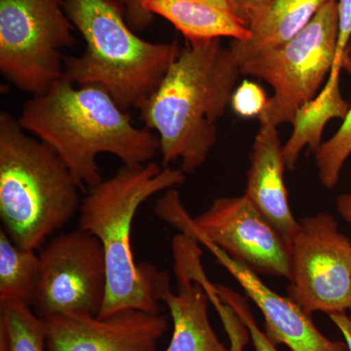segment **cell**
Returning <instances> with one entry per match:
<instances>
[{
	"instance_id": "6da1fadb",
	"label": "cell",
	"mask_w": 351,
	"mask_h": 351,
	"mask_svg": "<svg viewBox=\"0 0 351 351\" xmlns=\"http://www.w3.org/2000/svg\"><path fill=\"white\" fill-rule=\"evenodd\" d=\"M18 122L59 154L83 191L104 180L100 154H112L125 166L144 165L160 147L156 134L134 125L105 87L77 86L64 78L25 101Z\"/></svg>"
},
{
	"instance_id": "4fadbf2b",
	"label": "cell",
	"mask_w": 351,
	"mask_h": 351,
	"mask_svg": "<svg viewBox=\"0 0 351 351\" xmlns=\"http://www.w3.org/2000/svg\"><path fill=\"white\" fill-rule=\"evenodd\" d=\"M196 239L234 277L249 299L262 311L265 335L274 345H284L292 351H348L346 341H332L325 337L314 325L311 314L291 298L277 294L261 280L258 274L212 242Z\"/></svg>"
},
{
	"instance_id": "ffe728a7",
	"label": "cell",
	"mask_w": 351,
	"mask_h": 351,
	"mask_svg": "<svg viewBox=\"0 0 351 351\" xmlns=\"http://www.w3.org/2000/svg\"><path fill=\"white\" fill-rule=\"evenodd\" d=\"M351 154V104L341 128L315 152L316 166L321 184L334 189L343 164Z\"/></svg>"
},
{
	"instance_id": "5b68a950",
	"label": "cell",
	"mask_w": 351,
	"mask_h": 351,
	"mask_svg": "<svg viewBox=\"0 0 351 351\" xmlns=\"http://www.w3.org/2000/svg\"><path fill=\"white\" fill-rule=\"evenodd\" d=\"M27 133L2 110L0 218L14 243L36 251L80 210L82 189L59 154Z\"/></svg>"
},
{
	"instance_id": "7402d4cb",
	"label": "cell",
	"mask_w": 351,
	"mask_h": 351,
	"mask_svg": "<svg viewBox=\"0 0 351 351\" xmlns=\"http://www.w3.org/2000/svg\"><path fill=\"white\" fill-rule=\"evenodd\" d=\"M215 289H216L219 297L226 304L232 307L235 313L239 316L240 319L243 321L244 324L248 328L251 341L255 351H278L276 346L269 341L265 332L258 327L257 321L254 317L250 306L247 302L246 298L221 284H215Z\"/></svg>"
},
{
	"instance_id": "7a4b0ae2",
	"label": "cell",
	"mask_w": 351,
	"mask_h": 351,
	"mask_svg": "<svg viewBox=\"0 0 351 351\" xmlns=\"http://www.w3.org/2000/svg\"><path fill=\"white\" fill-rule=\"evenodd\" d=\"M240 69L221 39L189 43L140 108L145 128L156 132L162 167L181 161L191 174L217 142V121L232 103Z\"/></svg>"
},
{
	"instance_id": "ba28073f",
	"label": "cell",
	"mask_w": 351,
	"mask_h": 351,
	"mask_svg": "<svg viewBox=\"0 0 351 351\" xmlns=\"http://www.w3.org/2000/svg\"><path fill=\"white\" fill-rule=\"evenodd\" d=\"M156 213L180 232L212 242L256 274L290 276L287 243L245 195L217 198L191 218L179 193L171 189L156 200Z\"/></svg>"
},
{
	"instance_id": "44dd1931",
	"label": "cell",
	"mask_w": 351,
	"mask_h": 351,
	"mask_svg": "<svg viewBox=\"0 0 351 351\" xmlns=\"http://www.w3.org/2000/svg\"><path fill=\"white\" fill-rule=\"evenodd\" d=\"M203 286L209 298L210 302L216 308L219 316L228 338L230 339V351H244L245 346L248 345L250 339V332L248 328L244 324L243 321L240 319L239 315L235 313L232 307L226 304L221 298L219 297L215 284L209 280V278L203 281Z\"/></svg>"
},
{
	"instance_id": "ac0fdd59",
	"label": "cell",
	"mask_w": 351,
	"mask_h": 351,
	"mask_svg": "<svg viewBox=\"0 0 351 351\" xmlns=\"http://www.w3.org/2000/svg\"><path fill=\"white\" fill-rule=\"evenodd\" d=\"M17 246L0 230V304L22 302L32 306L39 272V256Z\"/></svg>"
},
{
	"instance_id": "e0dca14e",
	"label": "cell",
	"mask_w": 351,
	"mask_h": 351,
	"mask_svg": "<svg viewBox=\"0 0 351 351\" xmlns=\"http://www.w3.org/2000/svg\"><path fill=\"white\" fill-rule=\"evenodd\" d=\"M350 108V104L341 96L339 80L332 84L325 83L319 94L295 112L292 135L283 147L286 169L295 170L300 154L306 145L317 151L328 122L334 119H345Z\"/></svg>"
},
{
	"instance_id": "d4e9b609",
	"label": "cell",
	"mask_w": 351,
	"mask_h": 351,
	"mask_svg": "<svg viewBox=\"0 0 351 351\" xmlns=\"http://www.w3.org/2000/svg\"><path fill=\"white\" fill-rule=\"evenodd\" d=\"M125 11L127 23L134 32L144 31L154 21V15L145 10L142 0H120Z\"/></svg>"
},
{
	"instance_id": "9a60e30c",
	"label": "cell",
	"mask_w": 351,
	"mask_h": 351,
	"mask_svg": "<svg viewBox=\"0 0 351 351\" xmlns=\"http://www.w3.org/2000/svg\"><path fill=\"white\" fill-rule=\"evenodd\" d=\"M142 5L169 21L189 43L250 38L248 21L233 0H142Z\"/></svg>"
},
{
	"instance_id": "9c48e42d",
	"label": "cell",
	"mask_w": 351,
	"mask_h": 351,
	"mask_svg": "<svg viewBox=\"0 0 351 351\" xmlns=\"http://www.w3.org/2000/svg\"><path fill=\"white\" fill-rule=\"evenodd\" d=\"M289 295L306 313L351 311V240L332 215L299 221L290 246Z\"/></svg>"
},
{
	"instance_id": "30bf717a",
	"label": "cell",
	"mask_w": 351,
	"mask_h": 351,
	"mask_svg": "<svg viewBox=\"0 0 351 351\" xmlns=\"http://www.w3.org/2000/svg\"><path fill=\"white\" fill-rule=\"evenodd\" d=\"M38 256L34 313L43 320L66 313L98 316L108 280L99 239L78 228L51 240Z\"/></svg>"
},
{
	"instance_id": "52a82bcc",
	"label": "cell",
	"mask_w": 351,
	"mask_h": 351,
	"mask_svg": "<svg viewBox=\"0 0 351 351\" xmlns=\"http://www.w3.org/2000/svg\"><path fill=\"white\" fill-rule=\"evenodd\" d=\"M59 0H0V73L19 90L39 96L63 80L62 51L75 43Z\"/></svg>"
},
{
	"instance_id": "484cf974",
	"label": "cell",
	"mask_w": 351,
	"mask_h": 351,
	"mask_svg": "<svg viewBox=\"0 0 351 351\" xmlns=\"http://www.w3.org/2000/svg\"><path fill=\"white\" fill-rule=\"evenodd\" d=\"M330 319L343 335L348 351H351V317L346 313H337L329 315Z\"/></svg>"
},
{
	"instance_id": "8992f818",
	"label": "cell",
	"mask_w": 351,
	"mask_h": 351,
	"mask_svg": "<svg viewBox=\"0 0 351 351\" xmlns=\"http://www.w3.org/2000/svg\"><path fill=\"white\" fill-rule=\"evenodd\" d=\"M338 34V2L330 0L288 43L237 63L241 75L261 78L274 88L258 117L261 124H292L297 110L319 94L331 73Z\"/></svg>"
},
{
	"instance_id": "7c38bea8",
	"label": "cell",
	"mask_w": 351,
	"mask_h": 351,
	"mask_svg": "<svg viewBox=\"0 0 351 351\" xmlns=\"http://www.w3.org/2000/svg\"><path fill=\"white\" fill-rule=\"evenodd\" d=\"M193 235L180 233L172 241L176 291L168 288L161 301L167 306L173 323L172 338L163 351H230L210 322V300L200 280L202 251Z\"/></svg>"
},
{
	"instance_id": "f1b7e54d",
	"label": "cell",
	"mask_w": 351,
	"mask_h": 351,
	"mask_svg": "<svg viewBox=\"0 0 351 351\" xmlns=\"http://www.w3.org/2000/svg\"><path fill=\"white\" fill-rule=\"evenodd\" d=\"M348 66H346V69H348V71H350L351 73V50L350 52V57H348Z\"/></svg>"
},
{
	"instance_id": "d6986e66",
	"label": "cell",
	"mask_w": 351,
	"mask_h": 351,
	"mask_svg": "<svg viewBox=\"0 0 351 351\" xmlns=\"http://www.w3.org/2000/svg\"><path fill=\"white\" fill-rule=\"evenodd\" d=\"M0 351H49L45 323L32 306L0 304Z\"/></svg>"
},
{
	"instance_id": "5bb4252c",
	"label": "cell",
	"mask_w": 351,
	"mask_h": 351,
	"mask_svg": "<svg viewBox=\"0 0 351 351\" xmlns=\"http://www.w3.org/2000/svg\"><path fill=\"white\" fill-rule=\"evenodd\" d=\"M283 147L277 127L261 124L250 156L245 196L280 233L288 247L299 228L284 182Z\"/></svg>"
},
{
	"instance_id": "8fae6325",
	"label": "cell",
	"mask_w": 351,
	"mask_h": 351,
	"mask_svg": "<svg viewBox=\"0 0 351 351\" xmlns=\"http://www.w3.org/2000/svg\"><path fill=\"white\" fill-rule=\"evenodd\" d=\"M49 351H159L168 329L161 313L123 309L99 317L66 313L44 319Z\"/></svg>"
},
{
	"instance_id": "4316f807",
	"label": "cell",
	"mask_w": 351,
	"mask_h": 351,
	"mask_svg": "<svg viewBox=\"0 0 351 351\" xmlns=\"http://www.w3.org/2000/svg\"><path fill=\"white\" fill-rule=\"evenodd\" d=\"M337 209L343 219L351 225V193L339 196L337 199Z\"/></svg>"
},
{
	"instance_id": "3957f363",
	"label": "cell",
	"mask_w": 351,
	"mask_h": 351,
	"mask_svg": "<svg viewBox=\"0 0 351 351\" xmlns=\"http://www.w3.org/2000/svg\"><path fill=\"white\" fill-rule=\"evenodd\" d=\"M181 169L156 162L122 166L112 177L88 189L80 208L78 228L103 246L107 291L99 317L123 309L161 313V298L171 287L169 274L152 263H137L131 245L132 226L138 208L152 196L181 184Z\"/></svg>"
},
{
	"instance_id": "2e32d148",
	"label": "cell",
	"mask_w": 351,
	"mask_h": 351,
	"mask_svg": "<svg viewBox=\"0 0 351 351\" xmlns=\"http://www.w3.org/2000/svg\"><path fill=\"white\" fill-rule=\"evenodd\" d=\"M330 0H267L246 15L250 38L232 40L230 50L239 63L258 53L283 45L308 25Z\"/></svg>"
},
{
	"instance_id": "277c9868",
	"label": "cell",
	"mask_w": 351,
	"mask_h": 351,
	"mask_svg": "<svg viewBox=\"0 0 351 351\" xmlns=\"http://www.w3.org/2000/svg\"><path fill=\"white\" fill-rule=\"evenodd\" d=\"M66 16L86 49L64 58V80L77 86L105 87L123 108H140L157 89L181 53L179 44L138 38L120 0H63Z\"/></svg>"
},
{
	"instance_id": "cb8c5ba5",
	"label": "cell",
	"mask_w": 351,
	"mask_h": 351,
	"mask_svg": "<svg viewBox=\"0 0 351 351\" xmlns=\"http://www.w3.org/2000/svg\"><path fill=\"white\" fill-rule=\"evenodd\" d=\"M267 99L262 88L256 83L244 82L233 93L232 107L241 117H260L267 105Z\"/></svg>"
},
{
	"instance_id": "f546056e",
	"label": "cell",
	"mask_w": 351,
	"mask_h": 351,
	"mask_svg": "<svg viewBox=\"0 0 351 351\" xmlns=\"http://www.w3.org/2000/svg\"><path fill=\"white\" fill-rule=\"evenodd\" d=\"M350 317H351V311H350Z\"/></svg>"
},
{
	"instance_id": "83f0119b",
	"label": "cell",
	"mask_w": 351,
	"mask_h": 351,
	"mask_svg": "<svg viewBox=\"0 0 351 351\" xmlns=\"http://www.w3.org/2000/svg\"><path fill=\"white\" fill-rule=\"evenodd\" d=\"M246 17L247 14L267 2V0H233Z\"/></svg>"
},
{
	"instance_id": "603a6c76",
	"label": "cell",
	"mask_w": 351,
	"mask_h": 351,
	"mask_svg": "<svg viewBox=\"0 0 351 351\" xmlns=\"http://www.w3.org/2000/svg\"><path fill=\"white\" fill-rule=\"evenodd\" d=\"M339 34L337 43L336 55L328 83L339 80L341 69L348 66V45L351 38V0H339Z\"/></svg>"
}]
</instances>
